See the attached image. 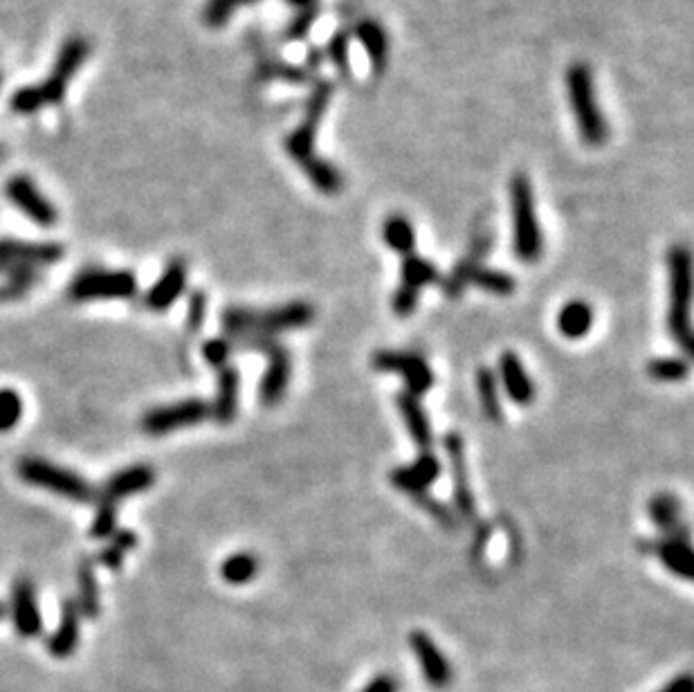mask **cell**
<instances>
[{"label":"cell","mask_w":694,"mask_h":692,"mask_svg":"<svg viewBox=\"0 0 694 692\" xmlns=\"http://www.w3.org/2000/svg\"><path fill=\"white\" fill-rule=\"evenodd\" d=\"M79 634H81L79 605L75 598H66L61 603V616H59L57 630L52 632L48 643H45V648H48V652L54 659H70L79 645Z\"/></svg>","instance_id":"44dd1931"},{"label":"cell","mask_w":694,"mask_h":692,"mask_svg":"<svg viewBox=\"0 0 694 692\" xmlns=\"http://www.w3.org/2000/svg\"><path fill=\"white\" fill-rule=\"evenodd\" d=\"M443 448L447 459H450L452 470V497H454V513L461 519H472L477 513V504H474L472 488L468 481V466H465V445L463 436L450 432L443 439Z\"/></svg>","instance_id":"8fae6325"},{"label":"cell","mask_w":694,"mask_h":692,"mask_svg":"<svg viewBox=\"0 0 694 692\" xmlns=\"http://www.w3.org/2000/svg\"><path fill=\"white\" fill-rule=\"evenodd\" d=\"M5 616H7V609H5V605H3V603H0V621H3Z\"/></svg>","instance_id":"681fc988"},{"label":"cell","mask_w":694,"mask_h":692,"mask_svg":"<svg viewBox=\"0 0 694 692\" xmlns=\"http://www.w3.org/2000/svg\"><path fill=\"white\" fill-rule=\"evenodd\" d=\"M477 394L483 414L490 423H501L504 418V407H501V394L497 385V376L490 367L477 369Z\"/></svg>","instance_id":"f546056e"},{"label":"cell","mask_w":694,"mask_h":692,"mask_svg":"<svg viewBox=\"0 0 694 692\" xmlns=\"http://www.w3.org/2000/svg\"><path fill=\"white\" fill-rule=\"evenodd\" d=\"M88 54H90L88 39H84V36H70V39L61 45L50 77L36 86H25L21 90H16L12 102H9L12 111L21 115H30V113L41 111V108L45 106L59 104L63 95H66L72 77H75L77 70L86 63Z\"/></svg>","instance_id":"6da1fadb"},{"label":"cell","mask_w":694,"mask_h":692,"mask_svg":"<svg viewBox=\"0 0 694 692\" xmlns=\"http://www.w3.org/2000/svg\"><path fill=\"white\" fill-rule=\"evenodd\" d=\"M77 605L79 612L88 621H95L102 614V594H99L97 576H95V560L84 558L77 567Z\"/></svg>","instance_id":"d4e9b609"},{"label":"cell","mask_w":694,"mask_h":692,"mask_svg":"<svg viewBox=\"0 0 694 692\" xmlns=\"http://www.w3.org/2000/svg\"><path fill=\"white\" fill-rule=\"evenodd\" d=\"M0 84H3V81H0Z\"/></svg>","instance_id":"816d5d0a"},{"label":"cell","mask_w":694,"mask_h":692,"mask_svg":"<svg viewBox=\"0 0 694 692\" xmlns=\"http://www.w3.org/2000/svg\"><path fill=\"white\" fill-rule=\"evenodd\" d=\"M593 326V308L587 302L573 299L566 306H562L560 315H557V329L569 340H580L591 331Z\"/></svg>","instance_id":"83f0119b"},{"label":"cell","mask_w":694,"mask_h":692,"mask_svg":"<svg viewBox=\"0 0 694 692\" xmlns=\"http://www.w3.org/2000/svg\"><path fill=\"white\" fill-rule=\"evenodd\" d=\"M250 3H257V0H209V5L205 9V21L209 25L218 27L234 14L236 7L250 5Z\"/></svg>","instance_id":"7bdbcfd3"},{"label":"cell","mask_w":694,"mask_h":692,"mask_svg":"<svg viewBox=\"0 0 694 692\" xmlns=\"http://www.w3.org/2000/svg\"><path fill=\"white\" fill-rule=\"evenodd\" d=\"M12 621L21 639H36L41 634L43 618L36 603V589L30 578H18L12 587Z\"/></svg>","instance_id":"4fadbf2b"},{"label":"cell","mask_w":694,"mask_h":692,"mask_svg":"<svg viewBox=\"0 0 694 692\" xmlns=\"http://www.w3.org/2000/svg\"><path fill=\"white\" fill-rule=\"evenodd\" d=\"M232 355H236V351H234L232 340L227 338V335H223V338H212L203 344V358L216 369L227 367L232 360Z\"/></svg>","instance_id":"b9f144b4"},{"label":"cell","mask_w":694,"mask_h":692,"mask_svg":"<svg viewBox=\"0 0 694 692\" xmlns=\"http://www.w3.org/2000/svg\"><path fill=\"white\" fill-rule=\"evenodd\" d=\"M414 502L423 508V511L434 519L436 524H441L443 528H447V531H454L456 524H459V519H456V513L450 511L443 502H438L436 497H432L429 493H420L416 497H412Z\"/></svg>","instance_id":"f35d334b"},{"label":"cell","mask_w":694,"mask_h":692,"mask_svg":"<svg viewBox=\"0 0 694 692\" xmlns=\"http://www.w3.org/2000/svg\"><path fill=\"white\" fill-rule=\"evenodd\" d=\"M3 160H5V149L0 147V162H3Z\"/></svg>","instance_id":"f907efd6"},{"label":"cell","mask_w":694,"mask_h":692,"mask_svg":"<svg viewBox=\"0 0 694 692\" xmlns=\"http://www.w3.org/2000/svg\"><path fill=\"white\" fill-rule=\"evenodd\" d=\"M362 692H398V681L391 675H380L364 686Z\"/></svg>","instance_id":"bcb514c9"},{"label":"cell","mask_w":694,"mask_h":692,"mask_svg":"<svg viewBox=\"0 0 694 692\" xmlns=\"http://www.w3.org/2000/svg\"><path fill=\"white\" fill-rule=\"evenodd\" d=\"M499 376L501 385H504L506 396L513 400L515 405H531L535 400V385L531 376H528L519 355L513 351H504L499 358Z\"/></svg>","instance_id":"7402d4cb"},{"label":"cell","mask_w":694,"mask_h":692,"mask_svg":"<svg viewBox=\"0 0 694 692\" xmlns=\"http://www.w3.org/2000/svg\"><path fill=\"white\" fill-rule=\"evenodd\" d=\"M643 551L654 553L656 558L668 567L674 576L692 580L694 576V555L690 549V535H663L661 540L643 542Z\"/></svg>","instance_id":"9a60e30c"},{"label":"cell","mask_w":694,"mask_h":692,"mask_svg":"<svg viewBox=\"0 0 694 692\" xmlns=\"http://www.w3.org/2000/svg\"><path fill=\"white\" fill-rule=\"evenodd\" d=\"M510 214H513V250L524 263H537L542 257L544 239L535 209L533 185L524 173L510 180Z\"/></svg>","instance_id":"5b68a950"},{"label":"cell","mask_w":694,"mask_h":692,"mask_svg":"<svg viewBox=\"0 0 694 692\" xmlns=\"http://www.w3.org/2000/svg\"><path fill=\"white\" fill-rule=\"evenodd\" d=\"M416 306H418V290L400 284L394 297H391V308H394V313L398 317H409L416 311Z\"/></svg>","instance_id":"ee69618b"},{"label":"cell","mask_w":694,"mask_h":692,"mask_svg":"<svg viewBox=\"0 0 694 692\" xmlns=\"http://www.w3.org/2000/svg\"><path fill=\"white\" fill-rule=\"evenodd\" d=\"M328 61L333 63L335 70H340L342 75H349L351 72V41L344 32H335L326 45Z\"/></svg>","instance_id":"60d3db41"},{"label":"cell","mask_w":694,"mask_h":692,"mask_svg":"<svg viewBox=\"0 0 694 692\" xmlns=\"http://www.w3.org/2000/svg\"><path fill=\"white\" fill-rule=\"evenodd\" d=\"M5 196L12 200V203L21 209V212L32 218L36 225L41 227H52L57 223V209L50 203L48 198H45L39 187L34 185V180L25 178V176H14L7 180L5 185Z\"/></svg>","instance_id":"7c38bea8"},{"label":"cell","mask_w":694,"mask_h":692,"mask_svg":"<svg viewBox=\"0 0 694 692\" xmlns=\"http://www.w3.org/2000/svg\"><path fill=\"white\" fill-rule=\"evenodd\" d=\"M690 373V362L686 358H654L647 362V376L659 382L686 380Z\"/></svg>","instance_id":"8d00e7d4"},{"label":"cell","mask_w":694,"mask_h":692,"mask_svg":"<svg viewBox=\"0 0 694 692\" xmlns=\"http://www.w3.org/2000/svg\"><path fill=\"white\" fill-rule=\"evenodd\" d=\"M315 317V308L308 302H288L270 308L230 306L221 313L225 335H272L308 326Z\"/></svg>","instance_id":"7a4b0ae2"},{"label":"cell","mask_w":694,"mask_h":692,"mask_svg":"<svg viewBox=\"0 0 694 692\" xmlns=\"http://www.w3.org/2000/svg\"><path fill=\"white\" fill-rule=\"evenodd\" d=\"M396 407L400 416H403L407 432L412 434L414 443L420 448V452H429L432 450V425H429V418L425 414L423 405H420V400L412 394H407V391H400L396 396Z\"/></svg>","instance_id":"cb8c5ba5"},{"label":"cell","mask_w":694,"mask_h":692,"mask_svg":"<svg viewBox=\"0 0 694 692\" xmlns=\"http://www.w3.org/2000/svg\"><path fill=\"white\" fill-rule=\"evenodd\" d=\"M566 97H569L571 111L575 126L584 144L589 147H600L609 138V124L607 117L602 115L598 97H596V84H593L591 68L587 63H573L566 70Z\"/></svg>","instance_id":"3957f363"},{"label":"cell","mask_w":694,"mask_h":692,"mask_svg":"<svg viewBox=\"0 0 694 692\" xmlns=\"http://www.w3.org/2000/svg\"><path fill=\"white\" fill-rule=\"evenodd\" d=\"M400 277H403V286H409L414 290L441 284L443 281L441 272H438L434 263L429 259L416 257V254H409V257H405L403 263H400Z\"/></svg>","instance_id":"1f68e13d"},{"label":"cell","mask_w":694,"mask_h":692,"mask_svg":"<svg viewBox=\"0 0 694 692\" xmlns=\"http://www.w3.org/2000/svg\"><path fill=\"white\" fill-rule=\"evenodd\" d=\"M207 313V295L203 290H194L189 299V315H187V329L189 333H196L200 329V324L205 320Z\"/></svg>","instance_id":"f6af8a7d"},{"label":"cell","mask_w":694,"mask_h":692,"mask_svg":"<svg viewBox=\"0 0 694 692\" xmlns=\"http://www.w3.org/2000/svg\"><path fill=\"white\" fill-rule=\"evenodd\" d=\"M23 416L21 396L12 389H0V432L14 430Z\"/></svg>","instance_id":"ab89813d"},{"label":"cell","mask_w":694,"mask_h":692,"mask_svg":"<svg viewBox=\"0 0 694 692\" xmlns=\"http://www.w3.org/2000/svg\"><path fill=\"white\" fill-rule=\"evenodd\" d=\"M438 477H441V461L429 450L420 452V457L414 463H409V466L396 468L389 475V481L400 493L416 497L420 493H427L429 486H432Z\"/></svg>","instance_id":"5bb4252c"},{"label":"cell","mask_w":694,"mask_h":692,"mask_svg":"<svg viewBox=\"0 0 694 692\" xmlns=\"http://www.w3.org/2000/svg\"><path fill=\"white\" fill-rule=\"evenodd\" d=\"M63 257V248L57 243H25L18 239H0V259L16 266L36 268L52 266Z\"/></svg>","instance_id":"e0dca14e"},{"label":"cell","mask_w":694,"mask_h":692,"mask_svg":"<svg viewBox=\"0 0 694 692\" xmlns=\"http://www.w3.org/2000/svg\"><path fill=\"white\" fill-rule=\"evenodd\" d=\"M138 279L129 270H84L72 279L68 297L72 302H99V299H135Z\"/></svg>","instance_id":"52a82bcc"},{"label":"cell","mask_w":694,"mask_h":692,"mask_svg":"<svg viewBox=\"0 0 694 692\" xmlns=\"http://www.w3.org/2000/svg\"><path fill=\"white\" fill-rule=\"evenodd\" d=\"M138 542H140L138 535H135L133 531H126V528L115 531L111 535L108 546H104V549L97 553V562L108 571H120L124 558L135 549V546H138Z\"/></svg>","instance_id":"d6a6232c"},{"label":"cell","mask_w":694,"mask_h":692,"mask_svg":"<svg viewBox=\"0 0 694 692\" xmlns=\"http://www.w3.org/2000/svg\"><path fill=\"white\" fill-rule=\"evenodd\" d=\"M647 513L663 535H690L688 526L681 524V504L677 497L665 493L652 497Z\"/></svg>","instance_id":"4316f807"},{"label":"cell","mask_w":694,"mask_h":692,"mask_svg":"<svg viewBox=\"0 0 694 692\" xmlns=\"http://www.w3.org/2000/svg\"><path fill=\"white\" fill-rule=\"evenodd\" d=\"M355 36H358L364 54L369 57L371 68L376 70L378 75L385 72L389 63V39L385 27L378 21H360L358 27H355Z\"/></svg>","instance_id":"484cf974"},{"label":"cell","mask_w":694,"mask_h":692,"mask_svg":"<svg viewBox=\"0 0 694 692\" xmlns=\"http://www.w3.org/2000/svg\"><path fill=\"white\" fill-rule=\"evenodd\" d=\"M668 275H670V306H668V331L683 353H692V259L688 248L674 245L668 252Z\"/></svg>","instance_id":"277c9868"},{"label":"cell","mask_w":694,"mask_h":692,"mask_svg":"<svg viewBox=\"0 0 694 692\" xmlns=\"http://www.w3.org/2000/svg\"><path fill=\"white\" fill-rule=\"evenodd\" d=\"M409 643H412V650L420 663V670H423V677L427 679V684L434 688L450 686L452 681L450 661H447L445 654L438 650V645L429 639V634L414 632L412 636H409Z\"/></svg>","instance_id":"ac0fdd59"},{"label":"cell","mask_w":694,"mask_h":692,"mask_svg":"<svg viewBox=\"0 0 694 692\" xmlns=\"http://www.w3.org/2000/svg\"><path fill=\"white\" fill-rule=\"evenodd\" d=\"M692 690H694V686H692V675H688V672H686V675H681V677H677V679H672L670 684L665 686L663 690H659V692H692Z\"/></svg>","instance_id":"7dc6e473"},{"label":"cell","mask_w":694,"mask_h":692,"mask_svg":"<svg viewBox=\"0 0 694 692\" xmlns=\"http://www.w3.org/2000/svg\"><path fill=\"white\" fill-rule=\"evenodd\" d=\"M290 373H292L290 353L286 351V346L279 344L275 351L268 353V369L266 373H263L261 387H259L261 405L275 407L281 403L290 385Z\"/></svg>","instance_id":"ffe728a7"},{"label":"cell","mask_w":694,"mask_h":692,"mask_svg":"<svg viewBox=\"0 0 694 692\" xmlns=\"http://www.w3.org/2000/svg\"><path fill=\"white\" fill-rule=\"evenodd\" d=\"M41 281L43 277L36 268H25L21 272H16V275L7 277L3 284H0V304H12V302H18V299L27 297V293L39 286Z\"/></svg>","instance_id":"e575fe53"},{"label":"cell","mask_w":694,"mask_h":692,"mask_svg":"<svg viewBox=\"0 0 694 692\" xmlns=\"http://www.w3.org/2000/svg\"><path fill=\"white\" fill-rule=\"evenodd\" d=\"M292 5H297V7H310L313 5V0H290Z\"/></svg>","instance_id":"c3c4849f"},{"label":"cell","mask_w":694,"mask_h":692,"mask_svg":"<svg viewBox=\"0 0 694 692\" xmlns=\"http://www.w3.org/2000/svg\"><path fill=\"white\" fill-rule=\"evenodd\" d=\"M299 167H301V171L306 173V178L313 182V187L317 191H322V194H328V196L340 194L342 176H340V171H337L328 160L319 158L317 153H315L313 158H308L306 162H301Z\"/></svg>","instance_id":"4dcf8cb0"},{"label":"cell","mask_w":694,"mask_h":692,"mask_svg":"<svg viewBox=\"0 0 694 692\" xmlns=\"http://www.w3.org/2000/svg\"><path fill=\"white\" fill-rule=\"evenodd\" d=\"M187 284V263L182 259H171L160 279L144 295V306L155 313H164L178 302Z\"/></svg>","instance_id":"2e32d148"},{"label":"cell","mask_w":694,"mask_h":692,"mask_svg":"<svg viewBox=\"0 0 694 692\" xmlns=\"http://www.w3.org/2000/svg\"><path fill=\"white\" fill-rule=\"evenodd\" d=\"M239 385H241V373L236 371L232 364L218 369L216 400L209 405V414H212V418L218 425L234 423L236 412H239Z\"/></svg>","instance_id":"603a6c76"},{"label":"cell","mask_w":694,"mask_h":692,"mask_svg":"<svg viewBox=\"0 0 694 692\" xmlns=\"http://www.w3.org/2000/svg\"><path fill=\"white\" fill-rule=\"evenodd\" d=\"M153 484L155 470L151 466H144V463H138V466L115 472V475L106 481L102 493H97V499H104V502L117 506L122 499L144 493V490H149Z\"/></svg>","instance_id":"d6986e66"},{"label":"cell","mask_w":694,"mask_h":692,"mask_svg":"<svg viewBox=\"0 0 694 692\" xmlns=\"http://www.w3.org/2000/svg\"><path fill=\"white\" fill-rule=\"evenodd\" d=\"M470 284L479 286L481 290H486V293L497 295V297H508L517 290V281L510 277L508 272L486 268V266H481V263L472 270Z\"/></svg>","instance_id":"836d02e7"},{"label":"cell","mask_w":694,"mask_h":692,"mask_svg":"<svg viewBox=\"0 0 694 692\" xmlns=\"http://www.w3.org/2000/svg\"><path fill=\"white\" fill-rule=\"evenodd\" d=\"M18 477H21L25 484L45 488L50 493L66 497L70 502L77 504H90L97 499V490L88 484L86 479H81L72 470H66L61 466H54L50 461L36 459V457H25L18 461Z\"/></svg>","instance_id":"8992f818"},{"label":"cell","mask_w":694,"mask_h":692,"mask_svg":"<svg viewBox=\"0 0 694 692\" xmlns=\"http://www.w3.org/2000/svg\"><path fill=\"white\" fill-rule=\"evenodd\" d=\"M259 573V560L252 553H234L221 564V576L230 585H248Z\"/></svg>","instance_id":"d590c367"},{"label":"cell","mask_w":694,"mask_h":692,"mask_svg":"<svg viewBox=\"0 0 694 692\" xmlns=\"http://www.w3.org/2000/svg\"><path fill=\"white\" fill-rule=\"evenodd\" d=\"M117 531V506L108 504L104 499H97V513L90 524V537L95 540H104L111 537Z\"/></svg>","instance_id":"74e56055"},{"label":"cell","mask_w":694,"mask_h":692,"mask_svg":"<svg viewBox=\"0 0 694 692\" xmlns=\"http://www.w3.org/2000/svg\"><path fill=\"white\" fill-rule=\"evenodd\" d=\"M209 416H212L209 414V403H205L203 398H189L180 400L176 405L155 407L151 412H146L142 418V430L151 436H160L182 430V427L205 423Z\"/></svg>","instance_id":"9c48e42d"},{"label":"cell","mask_w":694,"mask_h":692,"mask_svg":"<svg viewBox=\"0 0 694 692\" xmlns=\"http://www.w3.org/2000/svg\"><path fill=\"white\" fill-rule=\"evenodd\" d=\"M382 241L387 243V248H391L403 257L414 254L416 248V230L412 221L403 214H391L382 223Z\"/></svg>","instance_id":"f1b7e54d"},{"label":"cell","mask_w":694,"mask_h":692,"mask_svg":"<svg viewBox=\"0 0 694 692\" xmlns=\"http://www.w3.org/2000/svg\"><path fill=\"white\" fill-rule=\"evenodd\" d=\"M328 102H331V88L317 86L315 93L310 95L304 122H301L297 129L288 135V140H286L288 156L295 160L297 165H301V162H306L308 158L315 156L317 129H319V122H322Z\"/></svg>","instance_id":"30bf717a"},{"label":"cell","mask_w":694,"mask_h":692,"mask_svg":"<svg viewBox=\"0 0 694 692\" xmlns=\"http://www.w3.org/2000/svg\"><path fill=\"white\" fill-rule=\"evenodd\" d=\"M371 364L376 371L382 373H400L407 382V394L423 396L434 387V373L429 364L416 353L407 351H391L380 349L371 355Z\"/></svg>","instance_id":"ba28073f"}]
</instances>
